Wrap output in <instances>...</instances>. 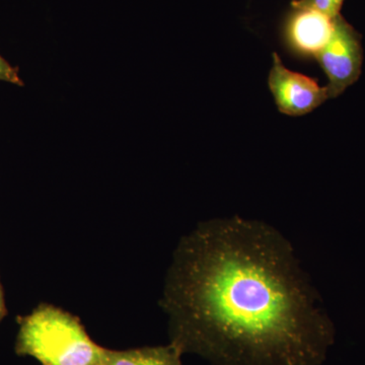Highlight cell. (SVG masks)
<instances>
[{
    "mask_svg": "<svg viewBox=\"0 0 365 365\" xmlns=\"http://www.w3.org/2000/svg\"><path fill=\"white\" fill-rule=\"evenodd\" d=\"M182 352L172 343L155 347L105 350V365H182Z\"/></svg>",
    "mask_w": 365,
    "mask_h": 365,
    "instance_id": "8992f818",
    "label": "cell"
},
{
    "mask_svg": "<svg viewBox=\"0 0 365 365\" xmlns=\"http://www.w3.org/2000/svg\"><path fill=\"white\" fill-rule=\"evenodd\" d=\"M314 60L328 78L329 97H339L361 74V36L340 14L335 19L330 40Z\"/></svg>",
    "mask_w": 365,
    "mask_h": 365,
    "instance_id": "3957f363",
    "label": "cell"
},
{
    "mask_svg": "<svg viewBox=\"0 0 365 365\" xmlns=\"http://www.w3.org/2000/svg\"><path fill=\"white\" fill-rule=\"evenodd\" d=\"M272 59L268 86L280 113L304 116L330 98L327 86H319L316 79L288 69L277 53H273Z\"/></svg>",
    "mask_w": 365,
    "mask_h": 365,
    "instance_id": "277c9868",
    "label": "cell"
},
{
    "mask_svg": "<svg viewBox=\"0 0 365 365\" xmlns=\"http://www.w3.org/2000/svg\"><path fill=\"white\" fill-rule=\"evenodd\" d=\"M162 307L170 343L213 365H322L335 340L292 242L239 216L182 237Z\"/></svg>",
    "mask_w": 365,
    "mask_h": 365,
    "instance_id": "6da1fadb",
    "label": "cell"
},
{
    "mask_svg": "<svg viewBox=\"0 0 365 365\" xmlns=\"http://www.w3.org/2000/svg\"><path fill=\"white\" fill-rule=\"evenodd\" d=\"M344 0H294L292 6L309 7L335 19L341 14Z\"/></svg>",
    "mask_w": 365,
    "mask_h": 365,
    "instance_id": "52a82bcc",
    "label": "cell"
},
{
    "mask_svg": "<svg viewBox=\"0 0 365 365\" xmlns=\"http://www.w3.org/2000/svg\"><path fill=\"white\" fill-rule=\"evenodd\" d=\"M335 19L309 7L292 6L282 29L288 51L299 59H316L332 36Z\"/></svg>",
    "mask_w": 365,
    "mask_h": 365,
    "instance_id": "5b68a950",
    "label": "cell"
},
{
    "mask_svg": "<svg viewBox=\"0 0 365 365\" xmlns=\"http://www.w3.org/2000/svg\"><path fill=\"white\" fill-rule=\"evenodd\" d=\"M4 299H2L1 289H0V319L4 316Z\"/></svg>",
    "mask_w": 365,
    "mask_h": 365,
    "instance_id": "9c48e42d",
    "label": "cell"
},
{
    "mask_svg": "<svg viewBox=\"0 0 365 365\" xmlns=\"http://www.w3.org/2000/svg\"><path fill=\"white\" fill-rule=\"evenodd\" d=\"M0 81L13 83V85L24 86L16 68L11 66L1 55H0Z\"/></svg>",
    "mask_w": 365,
    "mask_h": 365,
    "instance_id": "ba28073f",
    "label": "cell"
},
{
    "mask_svg": "<svg viewBox=\"0 0 365 365\" xmlns=\"http://www.w3.org/2000/svg\"><path fill=\"white\" fill-rule=\"evenodd\" d=\"M106 348L88 333L78 317L43 304L23 319L16 352L42 365H105Z\"/></svg>",
    "mask_w": 365,
    "mask_h": 365,
    "instance_id": "7a4b0ae2",
    "label": "cell"
}]
</instances>
